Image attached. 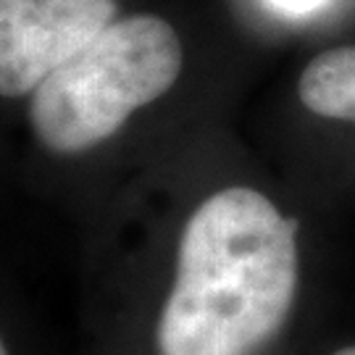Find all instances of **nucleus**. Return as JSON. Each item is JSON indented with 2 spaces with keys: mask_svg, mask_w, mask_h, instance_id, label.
Here are the masks:
<instances>
[{
  "mask_svg": "<svg viewBox=\"0 0 355 355\" xmlns=\"http://www.w3.org/2000/svg\"><path fill=\"white\" fill-rule=\"evenodd\" d=\"M0 355H13L11 353V345H8V340H6L3 329H0Z\"/></svg>",
  "mask_w": 355,
  "mask_h": 355,
  "instance_id": "6",
  "label": "nucleus"
},
{
  "mask_svg": "<svg viewBox=\"0 0 355 355\" xmlns=\"http://www.w3.org/2000/svg\"><path fill=\"white\" fill-rule=\"evenodd\" d=\"M184 51L161 16L114 19L26 101L29 137L51 158H79L177 85Z\"/></svg>",
  "mask_w": 355,
  "mask_h": 355,
  "instance_id": "2",
  "label": "nucleus"
},
{
  "mask_svg": "<svg viewBox=\"0 0 355 355\" xmlns=\"http://www.w3.org/2000/svg\"><path fill=\"white\" fill-rule=\"evenodd\" d=\"M334 355H355V347H343V350H337Z\"/></svg>",
  "mask_w": 355,
  "mask_h": 355,
  "instance_id": "7",
  "label": "nucleus"
},
{
  "mask_svg": "<svg viewBox=\"0 0 355 355\" xmlns=\"http://www.w3.org/2000/svg\"><path fill=\"white\" fill-rule=\"evenodd\" d=\"M116 11V0H0V101H29Z\"/></svg>",
  "mask_w": 355,
  "mask_h": 355,
  "instance_id": "3",
  "label": "nucleus"
},
{
  "mask_svg": "<svg viewBox=\"0 0 355 355\" xmlns=\"http://www.w3.org/2000/svg\"><path fill=\"white\" fill-rule=\"evenodd\" d=\"M297 95L316 116L355 121V45L316 55L300 74Z\"/></svg>",
  "mask_w": 355,
  "mask_h": 355,
  "instance_id": "4",
  "label": "nucleus"
},
{
  "mask_svg": "<svg viewBox=\"0 0 355 355\" xmlns=\"http://www.w3.org/2000/svg\"><path fill=\"white\" fill-rule=\"evenodd\" d=\"M297 287L287 216L253 187H224L184 221L155 324L158 355H250L274 337Z\"/></svg>",
  "mask_w": 355,
  "mask_h": 355,
  "instance_id": "1",
  "label": "nucleus"
},
{
  "mask_svg": "<svg viewBox=\"0 0 355 355\" xmlns=\"http://www.w3.org/2000/svg\"><path fill=\"white\" fill-rule=\"evenodd\" d=\"M277 13L287 19H308L313 13H321L331 0H266Z\"/></svg>",
  "mask_w": 355,
  "mask_h": 355,
  "instance_id": "5",
  "label": "nucleus"
}]
</instances>
